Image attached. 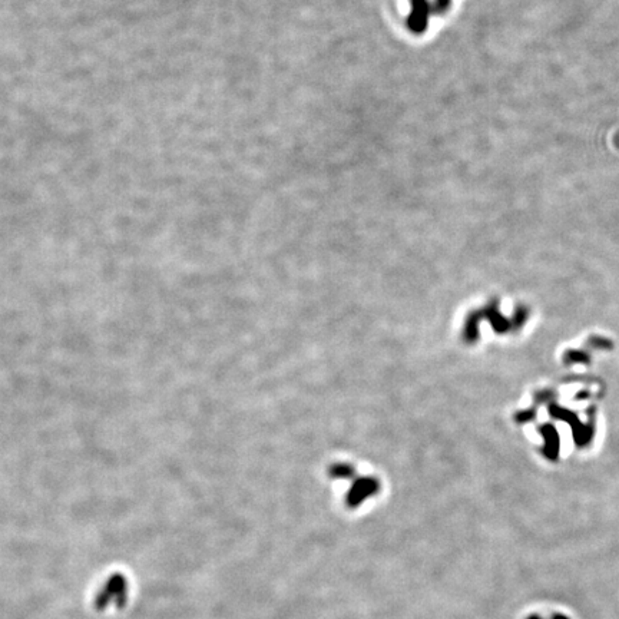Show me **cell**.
Instances as JSON below:
<instances>
[{
  "mask_svg": "<svg viewBox=\"0 0 619 619\" xmlns=\"http://www.w3.org/2000/svg\"><path fill=\"white\" fill-rule=\"evenodd\" d=\"M378 489V483L373 479H361L355 483L353 489L348 494V503L350 506H355L358 502H361L366 496L374 493Z\"/></svg>",
  "mask_w": 619,
  "mask_h": 619,
  "instance_id": "obj_1",
  "label": "cell"
},
{
  "mask_svg": "<svg viewBox=\"0 0 619 619\" xmlns=\"http://www.w3.org/2000/svg\"><path fill=\"white\" fill-rule=\"evenodd\" d=\"M351 473H353V470L350 469L348 466H345V464H338V466H335V467L331 469V474L338 476V477H348Z\"/></svg>",
  "mask_w": 619,
  "mask_h": 619,
  "instance_id": "obj_2",
  "label": "cell"
}]
</instances>
